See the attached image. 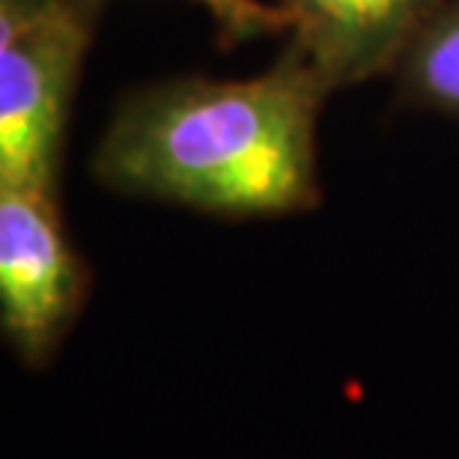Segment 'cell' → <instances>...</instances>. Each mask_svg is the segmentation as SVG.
Masks as SVG:
<instances>
[{
  "mask_svg": "<svg viewBox=\"0 0 459 459\" xmlns=\"http://www.w3.org/2000/svg\"><path fill=\"white\" fill-rule=\"evenodd\" d=\"M102 0H0V182L57 186Z\"/></svg>",
  "mask_w": 459,
  "mask_h": 459,
  "instance_id": "2",
  "label": "cell"
},
{
  "mask_svg": "<svg viewBox=\"0 0 459 459\" xmlns=\"http://www.w3.org/2000/svg\"><path fill=\"white\" fill-rule=\"evenodd\" d=\"M397 69L409 99L459 117V0L427 18Z\"/></svg>",
  "mask_w": 459,
  "mask_h": 459,
  "instance_id": "5",
  "label": "cell"
},
{
  "mask_svg": "<svg viewBox=\"0 0 459 459\" xmlns=\"http://www.w3.org/2000/svg\"><path fill=\"white\" fill-rule=\"evenodd\" d=\"M215 18L221 42L236 45L242 39H256L265 33L292 30V18L283 6H269L263 0H197Z\"/></svg>",
  "mask_w": 459,
  "mask_h": 459,
  "instance_id": "6",
  "label": "cell"
},
{
  "mask_svg": "<svg viewBox=\"0 0 459 459\" xmlns=\"http://www.w3.org/2000/svg\"><path fill=\"white\" fill-rule=\"evenodd\" d=\"M87 287L57 186L0 182V323L24 364L51 361L84 307Z\"/></svg>",
  "mask_w": 459,
  "mask_h": 459,
  "instance_id": "3",
  "label": "cell"
},
{
  "mask_svg": "<svg viewBox=\"0 0 459 459\" xmlns=\"http://www.w3.org/2000/svg\"><path fill=\"white\" fill-rule=\"evenodd\" d=\"M332 87L290 45L247 81L182 78L119 108L96 152L117 191L256 218L316 206V114Z\"/></svg>",
  "mask_w": 459,
  "mask_h": 459,
  "instance_id": "1",
  "label": "cell"
},
{
  "mask_svg": "<svg viewBox=\"0 0 459 459\" xmlns=\"http://www.w3.org/2000/svg\"><path fill=\"white\" fill-rule=\"evenodd\" d=\"M292 48L332 87L394 69L442 0H283Z\"/></svg>",
  "mask_w": 459,
  "mask_h": 459,
  "instance_id": "4",
  "label": "cell"
}]
</instances>
